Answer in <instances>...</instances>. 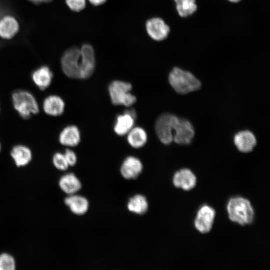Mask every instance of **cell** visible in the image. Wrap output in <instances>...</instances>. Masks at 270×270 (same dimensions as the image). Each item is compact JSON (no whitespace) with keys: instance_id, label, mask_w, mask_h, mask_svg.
<instances>
[{"instance_id":"obj_1","label":"cell","mask_w":270,"mask_h":270,"mask_svg":"<svg viewBox=\"0 0 270 270\" xmlns=\"http://www.w3.org/2000/svg\"><path fill=\"white\" fill-rule=\"evenodd\" d=\"M63 72L68 77L86 79L94 73L96 66L94 51L90 44H83L80 48L76 46L66 50L60 59Z\"/></svg>"},{"instance_id":"obj_2","label":"cell","mask_w":270,"mask_h":270,"mask_svg":"<svg viewBox=\"0 0 270 270\" xmlns=\"http://www.w3.org/2000/svg\"><path fill=\"white\" fill-rule=\"evenodd\" d=\"M12 106L17 114L26 120L38 114L40 106L35 96L30 91L24 89L14 90L12 94Z\"/></svg>"},{"instance_id":"obj_3","label":"cell","mask_w":270,"mask_h":270,"mask_svg":"<svg viewBox=\"0 0 270 270\" xmlns=\"http://www.w3.org/2000/svg\"><path fill=\"white\" fill-rule=\"evenodd\" d=\"M226 209L230 220L241 226L250 224L254 220V210L246 198L239 196L231 198Z\"/></svg>"},{"instance_id":"obj_4","label":"cell","mask_w":270,"mask_h":270,"mask_svg":"<svg viewBox=\"0 0 270 270\" xmlns=\"http://www.w3.org/2000/svg\"><path fill=\"white\" fill-rule=\"evenodd\" d=\"M170 84L180 94H186L198 90L201 87L200 82L190 72L174 67L168 77Z\"/></svg>"},{"instance_id":"obj_5","label":"cell","mask_w":270,"mask_h":270,"mask_svg":"<svg viewBox=\"0 0 270 270\" xmlns=\"http://www.w3.org/2000/svg\"><path fill=\"white\" fill-rule=\"evenodd\" d=\"M132 90V85L130 82L120 80L112 82L108 86L111 102L114 105L130 107L136 101Z\"/></svg>"},{"instance_id":"obj_6","label":"cell","mask_w":270,"mask_h":270,"mask_svg":"<svg viewBox=\"0 0 270 270\" xmlns=\"http://www.w3.org/2000/svg\"><path fill=\"white\" fill-rule=\"evenodd\" d=\"M178 120V117L170 113L162 114L156 120L155 132L162 144H169L173 141V132Z\"/></svg>"},{"instance_id":"obj_7","label":"cell","mask_w":270,"mask_h":270,"mask_svg":"<svg viewBox=\"0 0 270 270\" xmlns=\"http://www.w3.org/2000/svg\"><path fill=\"white\" fill-rule=\"evenodd\" d=\"M215 216V210L212 207L206 204L202 206L194 221L196 228L202 234L208 232L212 227Z\"/></svg>"},{"instance_id":"obj_8","label":"cell","mask_w":270,"mask_h":270,"mask_svg":"<svg viewBox=\"0 0 270 270\" xmlns=\"http://www.w3.org/2000/svg\"><path fill=\"white\" fill-rule=\"evenodd\" d=\"M194 135L192 124L187 120L178 118L174 129L173 140L180 144L190 143Z\"/></svg>"},{"instance_id":"obj_9","label":"cell","mask_w":270,"mask_h":270,"mask_svg":"<svg viewBox=\"0 0 270 270\" xmlns=\"http://www.w3.org/2000/svg\"><path fill=\"white\" fill-rule=\"evenodd\" d=\"M146 30L148 36L154 40L162 41L168 36L170 28L161 18H152L146 22Z\"/></svg>"},{"instance_id":"obj_10","label":"cell","mask_w":270,"mask_h":270,"mask_svg":"<svg viewBox=\"0 0 270 270\" xmlns=\"http://www.w3.org/2000/svg\"><path fill=\"white\" fill-rule=\"evenodd\" d=\"M65 108L66 104L63 98L55 94L46 96L42 104L44 112L52 117H58L62 115L65 110Z\"/></svg>"},{"instance_id":"obj_11","label":"cell","mask_w":270,"mask_h":270,"mask_svg":"<svg viewBox=\"0 0 270 270\" xmlns=\"http://www.w3.org/2000/svg\"><path fill=\"white\" fill-rule=\"evenodd\" d=\"M136 114L134 110L130 108L123 114H118L116 118L114 130L115 133L120 136L126 135L134 126Z\"/></svg>"},{"instance_id":"obj_12","label":"cell","mask_w":270,"mask_h":270,"mask_svg":"<svg viewBox=\"0 0 270 270\" xmlns=\"http://www.w3.org/2000/svg\"><path fill=\"white\" fill-rule=\"evenodd\" d=\"M143 165L141 160L134 156L125 158L120 168L122 176L126 180H134L142 173Z\"/></svg>"},{"instance_id":"obj_13","label":"cell","mask_w":270,"mask_h":270,"mask_svg":"<svg viewBox=\"0 0 270 270\" xmlns=\"http://www.w3.org/2000/svg\"><path fill=\"white\" fill-rule=\"evenodd\" d=\"M31 79L38 88L44 90L51 85L53 79V73L49 66L42 65L37 68L32 72Z\"/></svg>"},{"instance_id":"obj_14","label":"cell","mask_w":270,"mask_h":270,"mask_svg":"<svg viewBox=\"0 0 270 270\" xmlns=\"http://www.w3.org/2000/svg\"><path fill=\"white\" fill-rule=\"evenodd\" d=\"M80 132L75 125L70 124L64 127L58 136L59 143L66 148L77 146L80 142Z\"/></svg>"},{"instance_id":"obj_15","label":"cell","mask_w":270,"mask_h":270,"mask_svg":"<svg viewBox=\"0 0 270 270\" xmlns=\"http://www.w3.org/2000/svg\"><path fill=\"white\" fill-rule=\"evenodd\" d=\"M172 182L176 187L189 190L196 186V178L190 170L182 168L174 173Z\"/></svg>"},{"instance_id":"obj_16","label":"cell","mask_w":270,"mask_h":270,"mask_svg":"<svg viewBox=\"0 0 270 270\" xmlns=\"http://www.w3.org/2000/svg\"><path fill=\"white\" fill-rule=\"evenodd\" d=\"M10 155L18 167H24L28 164L32 158L31 149L23 144H17L12 146Z\"/></svg>"},{"instance_id":"obj_17","label":"cell","mask_w":270,"mask_h":270,"mask_svg":"<svg viewBox=\"0 0 270 270\" xmlns=\"http://www.w3.org/2000/svg\"><path fill=\"white\" fill-rule=\"evenodd\" d=\"M234 142L238 150L242 152H250L256 144L254 135L248 130L237 132L234 136Z\"/></svg>"},{"instance_id":"obj_18","label":"cell","mask_w":270,"mask_h":270,"mask_svg":"<svg viewBox=\"0 0 270 270\" xmlns=\"http://www.w3.org/2000/svg\"><path fill=\"white\" fill-rule=\"evenodd\" d=\"M64 202L73 214L78 216L85 214L88 210L89 202L87 198L76 194L68 195Z\"/></svg>"},{"instance_id":"obj_19","label":"cell","mask_w":270,"mask_h":270,"mask_svg":"<svg viewBox=\"0 0 270 270\" xmlns=\"http://www.w3.org/2000/svg\"><path fill=\"white\" fill-rule=\"evenodd\" d=\"M19 30L17 20L11 15H6L0 18V37L9 40L14 38Z\"/></svg>"},{"instance_id":"obj_20","label":"cell","mask_w":270,"mask_h":270,"mask_svg":"<svg viewBox=\"0 0 270 270\" xmlns=\"http://www.w3.org/2000/svg\"><path fill=\"white\" fill-rule=\"evenodd\" d=\"M58 185L61 190L68 195L76 194L82 188L80 181L72 172L62 175L59 179Z\"/></svg>"},{"instance_id":"obj_21","label":"cell","mask_w":270,"mask_h":270,"mask_svg":"<svg viewBox=\"0 0 270 270\" xmlns=\"http://www.w3.org/2000/svg\"><path fill=\"white\" fill-rule=\"evenodd\" d=\"M126 135L128 142L134 148H142L147 142V133L142 127L134 126Z\"/></svg>"},{"instance_id":"obj_22","label":"cell","mask_w":270,"mask_h":270,"mask_svg":"<svg viewBox=\"0 0 270 270\" xmlns=\"http://www.w3.org/2000/svg\"><path fill=\"white\" fill-rule=\"evenodd\" d=\"M148 204L145 196L136 194L130 198L128 203V210L137 214H144L148 210Z\"/></svg>"},{"instance_id":"obj_23","label":"cell","mask_w":270,"mask_h":270,"mask_svg":"<svg viewBox=\"0 0 270 270\" xmlns=\"http://www.w3.org/2000/svg\"><path fill=\"white\" fill-rule=\"evenodd\" d=\"M197 8L195 2H184L176 4V10L178 15L182 18L192 15L196 11Z\"/></svg>"},{"instance_id":"obj_24","label":"cell","mask_w":270,"mask_h":270,"mask_svg":"<svg viewBox=\"0 0 270 270\" xmlns=\"http://www.w3.org/2000/svg\"><path fill=\"white\" fill-rule=\"evenodd\" d=\"M16 261L10 254L4 252L0 254V270H14Z\"/></svg>"},{"instance_id":"obj_25","label":"cell","mask_w":270,"mask_h":270,"mask_svg":"<svg viewBox=\"0 0 270 270\" xmlns=\"http://www.w3.org/2000/svg\"><path fill=\"white\" fill-rule=\"evenodd\" d=\"M54 166L58 170L64 171L69 167L64 153L60 152L54 154L52 156Z\"/></svg>"},{"instance_id":"obj_26","label":"cell","mask_w":270,"mask_h":270,"mask_svg":"<svg viewBox=\"0 0 270 270\" xmlns=\"http://www.w3.org/2000/svg\"><path fill=\"white\" fill-rule=\"evenodd\" d=\"M69 8L72 11L78 12L83 10L86 7V0H65Z\"/></svg>"},{"instance_id":"obj_27","label":"cell","mask_w":270,"mask_h":270,"mask_svg":"<svg viewBox=\"0 0 270 270\" xmlns=\"http://www.w3.org/2000/svg\"><path fill=\"white\" fill-rule=\"evenodd\" d=\"M63 153L69 166H73L76 164V154L71 148H66Z\"/></svg>"},{"instance_id":"obj_28","label":"cell","mask_w":270,"mask_h":270,"mask_svg":"<svg viewBox=\"0 0 270 270\" xmlns=\"http://www.w3.org/2000/svg\"><path fill=\"white\" fill-rule=\"evenodd\" d=\"M89 2L94 6H98L104 4L106 0H88Z\"/></svg>"},{"instance_id":"obj_29","label":"cell","mask_w":270,"mask_h":270,"mask_svg":"<svg viewBox=\"0 0 270 270\" xmlns=\"http://www.w3.org/2000/svg\"><path fill=\"white\" fill-rule=\"evenodd\" d=\"M33 4H38L42 3H48L52 2V0H28Z\"/></svg>"},{"instance_id":"obj_30","label":"cell","mask_w":270,"mask_h":270,"mask_svg":"<svg viewBox=\"0 0 270 270\" xmlns=\"http://www.w3.org/2000/svg\"><path fill=\"white\" fill-rule=\"evenodd\" d=\"M174 1L176 4H179L184 2H189V1L196 2V0H174Z\"/></svg>"},{"instance_id":"obj_31","label":"cell","mask_w":270,"mask_h":270,"mask_svg":"<svg viewBox=\"0 0 270 270\" xmlns=\"http://www.w3.org/2000/svg\"><path fill=\"white\" fill-rule=\"evenodd\" d=\"M229 2H234V3H236V2H240V1H241L242 0H228Z\"/></svg>"},{"instance_id":"obj_32","label":"cell","mask_w":270,"mask_h":270,"mask_svg":"<svg viewBox=\"0 0 270 270\" xmlns=\"http://www.w3.org/2000/svg\"><path fill=\"white\" fill-rule=\"evenodd\" d=\"M1 150H2V144H1V143L0 142V152Z\"/></svg>"},{"instance_id":"obj_33","label":"cell","mask_w":270,"mask_h":270,"mask_svg":"<svg viewBox=\"0 0 270 270\" xmlns=\"http://www.w3.org/2000/svg\"></svg>"}]
</instances>
